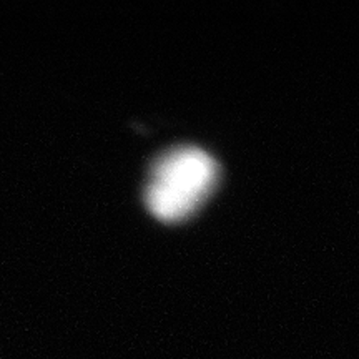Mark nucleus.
Wrapping results in <instances>:
<instances>
[{
	"label": "nucleus",
	"instance_id": "1",
	"mask_svg": "<svg viewBox=\"0 0 359 359\" xmlns=\"http://www.w3.org/2000/svg\"><path fill=\"white\" fill-rule=\"evenodd\" d=\"M217 167L200 148H178L156 161L147 205L163 222L185 218L212 190Z\"/></svg>",
	"mask_w": 359,
	"mask_h": 359
}]
</instances>
